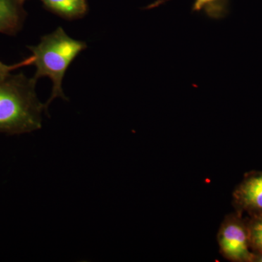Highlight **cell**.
I'll return each mask as SVG.
<instances>
[{"mask_svg":"<svg viewBox=\"0 0 262 262\" xmlns=\"http://www.w3.org/2000/svg\"><path fill=\"white\" fill-rule=\"evenodd\" d=\"M37 82L22 73L0 82V133L19 135L41 128L47 108L38 99Z\"/></svg>","mask_w":262,"mask_h":262,"instance_id":"6da1fadb","label":"cell"},{"mask_svg":"<svg viewBox=\"0 0 262 262\" xmlns=\"http://www.w3.org/2000/svg\"><path fill=\"white\" fill-rule=\"evenodd\" d=\"M87 48L85 42L72 39L61 27L43 36L37 46H28L37 68L34 78L38 80L48 77L53 82L51 96L46 103V108L55 98L67 100L62 89L63 77L71 63Z\"/></svg>","mask_w":262,"mask_h":262,"instance_id":"7a4b0ae2","label":"cell"},{"mask_svg":"<svg viewBox=\"0 0 262 262\" xmlns=\"http://www.w3.org/2000/svg\"><path fill=\"white\" fill-rule=\"evenodd\" d=\"M221 253L226 258L235 262H251L248 222L241 213L230 215L225 219L218 234Z\"/></svg>","mask_w":262,"mask_h":262,"instance_id":"3957f363","label":"cell"},{"mask_svg":"<svg viewBox=\"0 0 262 262\" xmlns=\"http://www.w3.org/2000/svg\"><path fill=\"white\" fill-rule=\"evenodd\" d=\"M233 199L239 213L262 215V172L248 173L234 190Z\"/></svg>","mask_w":262,"mask_h":262,"instance_id":"277c9868","label":"cell"},{"mask_svg":"<svg viewBox=\"0 0 262 262\" xmlns=\"http://www.w3.org/2000/svg\"><path fill=\"white\" fill-rule=\"evenodd\" d=\"M21 0H0V33L15 36L23 28L27 13Z\"/></svg>","mask_w":262,"mask_h":262,"instance_id":"5b68a950","label":"cell"},{"mask_svg":"<svg viewBox=\"0 0 262 262\" xmlns=\"http://www.w3.org/2000/svg\"><path fill=\"white\" fill-rule=\"evenodd\" d=\"M45 8L65 20H78L89 12L88 0H40Z\"/></svg>","mask_w":262,"mask_h":262,"instance_id":"8992f818","label":"cell"},{"mask_svg":"<svg viewBox=\"0 0 262 262\" xmlns=\"http://www.w3.org/2000/svg\"><path fill=\"white\" fill-rule=\"evenodd\" d=\"M169 0H158L147 7V9L157 8ZM229 0H194L192 5L193 13H203L207 17L214 20H220L226 17L229 13Z\"/></svg>","mask_w":262,"mask_h":262,"instance_id":"52a82bcc","label":"cell"},{"mask_svg":"<svg viewBox=\"0 0 262 262\" xmlns=\"http://www.w3.org/2000/svg\"><path fill=\"white\" fill-rule=\"evenodd\" d=\"M248 226L252 252H262V215L252 216L248 222Z\"/></svg>","mask_w":262,"mask_h":262,"instance_id":"ba28073f","label":"cell"},{"mask_svg":"<svg viewBox=\"0 0 262 262\" xmlns=\"http://www.w3.org/2000/svg\"><path fill=\"white\" fill-rule=\"evenodd\" d=\"M34 59V56H32L28 58H26L24 61L13 65H6L3 63V62L0 61V82L4 80L8 76L11 75L10 73H11L12 71L33 64Z\"/></svg>","mask_w":262,"mask_h":262,"instance_id":"9c48e42d","label":"cell"},{"mask_svg":"<svg viewBox=\"0 0 262 262\" xmlns=\"http://www.w3.org/2000/svg\"><path fill=\"white\" fill-rule=\"evenodd\" d=\"M251 262H262V252L253 253Z\"/></svg>","mask_w":262,"mask_h":262,"instance_id":"30bf717a","label":"cell"},{"mask_svg":"<svg viewBox=\"0 0 262 262\" xmlns=\"http://www.w3.org/2000/svg\"><path fill=\"white\" fill-rule=\"evenodd\" d=\"M21 1L25 2L27 1V0H21Z\"/></svg>","mask_w":262,"mask_h":262,"instance_id":"8fae6325","label":"cell"}]
</instances>
